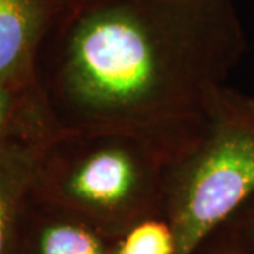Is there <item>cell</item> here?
Returning <instances> with one entry per match:
<instances>
[{
	"label": "cell",
	"mask_w": 254,
	"mask_h": 254,
	"mask_svg": "<svg viewBox=\"0 0 254 254\" xmlns=\"http://www.w3.org/2000/svg\"><path fill=\"white\" fill-rule=\"evenodd\" d=\"M44 206L28 230L26 254H115L119 240L61 209Z\"/></svg>",
	"instance_id": "8992f818"
},
{
	"label": "cell",
	"mask_w": 254,
	"mask_h": 254,
	"mask_svg": "<svg viewBox=\"0 0 254 254\" xmlns=\"http://www.w3.org/2000/svg\"><path fill=\"white\" fill-rule=\"evenodd\" d=\"M220 229L246 254H254V195Z\"/></svg>",
	"instance_id": "ba28073f"
},
{
	"label": "cell",
	"mask_w": 254,
	"mask_h": 254,
	"mask_svg": "<svg viewBox=\"0 0 254 254\" xmlns=\"http://www.w3.org/2000/svg\"><path fill=\"white\" fill-rule=\"evenodd\" d=\"M196 254H246L239 246L227 236L226 233L218 229L208 240L200 246Z\"/></svg>",
	"instance_id": "9c48e42d"
},
{
	"label": "cell",
	"mask_w": 254,
	"mask_h": 254,
	"mask_svg": "<svg viewBox=\"0 0 254 254\" xmlns=\"http://www.w3.org/2000/svg\"><path fill=\"white\" fill-rule=\"evenodd\" d=\"M168 167L134 137L57 131L41 153L31 195L119 240L137 223L164 216Z\"/></svg>",
	"instance_id": "7a4b0ae2"
},
{
	"label": "cell",
	"mask_w": 254,
	"mask_h": 254,
	"mask_svg": "<svg viewBox=\"0 0 254 254\" xmlns=\"http://www.w3.org/2000/svg\"><path fill=\"white\" fill-rule=\"evenodd\" d=\"M115 254H177L173 229L165 216L147 219L119 239Z\"/></svg>",
	"instance_id": "52a82bcc"
},
{
	"label": "cell",
	"mask_w": 254,
	"mask_h": 254,
	"mask_svg": "<svg viewBox=\"0 0 254 254\" xmlns=\"http://www.w3.org/2000/svg\"><path fill=\"white\" fill-rule=\"evenodd\" d=\"M55 133L11 140L0 148V254L16 250L18 229L36 181L47 141Z\"/></svg>",
	"instance_id": "5b68a950"
},
{
	"label": "cell",
	"mask_w": 254,
	"mask_h": 254,
	"mask_svg": "<svg viewBox=\"0 0 254 254\" xmlns=\"http://www.w3.org/2000/svg\"><path fill=\"white\" fill-rule=\"evenodd\" d=\"M254 195V95L226 85L190 154L168 167L164 216L177 254L200 246Z\"/></svg>",
	"instance_id": "3957f363"
},
{
	"label": "cell",
	"mask_w": 254,
	"mask_h": 254,
	"mask_svg": "<svg viewBox=\"0 0 254 254\" xmlns=\"http://www.w3.org/2000/svg\"><path fill=\"white\" fill-rule=\"evenodd\" d=\"M75 0H0V88L37 79L44 44Z\"/></svg>",
	"instance_id": "277c9868"
},
{
	"label": "cell",
	"mask_w": 254,
	"mask_h": 254,
	"mask_svg": "<svg viewBox=\"0 0 254 254\" xmlns=\"http://www.w3.org/2000/svg\"><path fill=\"white\" fill-rule=\"evenodd\" d=\"M44 47L58 131L134 137L171 165L206 134L247 40L233 0H75Z\"/></svg>",
	"instance_id": "6da1fadb"
}]
</instances>
